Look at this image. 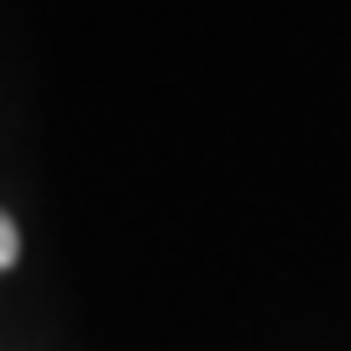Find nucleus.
I'll return each instance as SVG.
<instances>
[{
  "mask_svg": "<svg viewBox=\"0 0 351 351\" xmlns=\"http://www.w3.org/2000/svg\"><path fill=\"white\" fill-rule=\"evenodd\" d=\"M16 252H21V231H16L11 220L0 215V273H5V267L16 263Z\"/></svg>",
  "mask_w": 351,
  "mask_h": 351,
  "instance_id": "1",
  "label": "nucleus"
}]
</instances>
